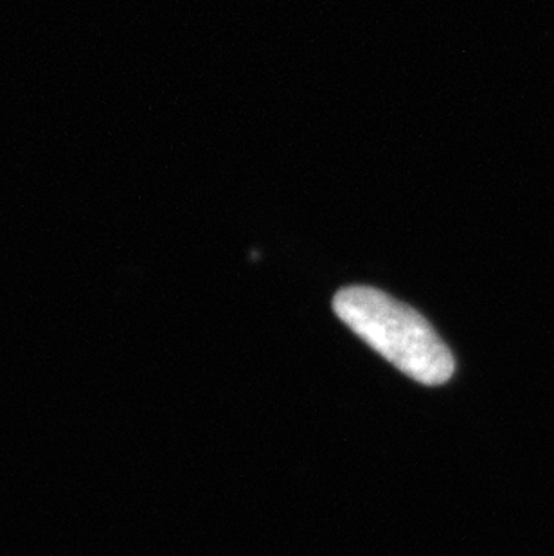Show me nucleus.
<instances>
[{
	"label": "nucleus",
	"mask_w": 554,
	"mask_h": 556,
	"mask_svg": "<svg viewBox=\"0 0 554 556\" xmlns=\"http://www.w3.org/2000/svg\"><path fill=\"white\" fill-rule=\"evenodd\" d=\"M337 317L362 341L425 386L449 382L454 355L424 315L372 287H345L335 295Z\"/></svg>",
	"instance_id": "obj_1"
}]
</instances>
